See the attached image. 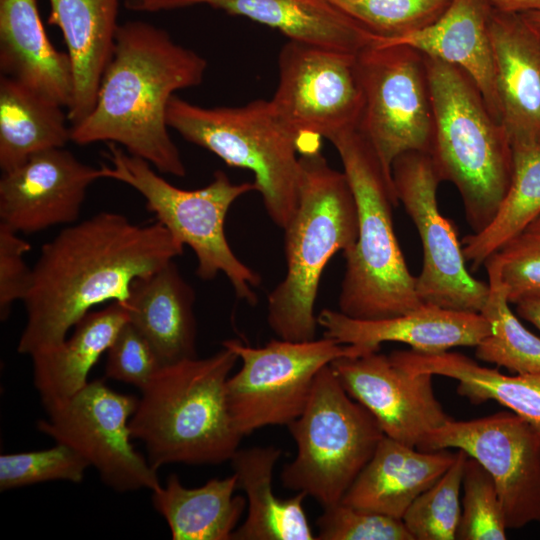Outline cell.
<instances>
[{
    "instance_id": "cell-1",
    "label": "cell",
    "mask_w": 540,
    "mask_h": 540,
    "mask_svg": "<svg viewBox=\"0 0 540 540\" xmlns=\"http://www.w3.org/2000/svg\"><path fill=\"white\" fill-rule=\"evenodd\" d=\"M183 251L184 245L158 221L139 225L115 212H99L65 227L42 246L32 268L18 352L32 356L61 344L99 304L126 306L136 279Z\"/></svg>"
},
{
    "instance_id": "cell-2",
    "label": "cell",
    "mask_w": 540,
    "mask_h": 540,
    "mask_svg": "<svg viewBox=\"0 0 540 540\" xmlns=\"http://www.w3.org/2000/svg\"><path fill=\"white\" fill-rule=\"evenodd\" d=\"M206 70V59L166 30L140 20L119 24L95 105L71 126V141L115 143L160 173L184 177V162L168 131L167 106L176 91L200 85Z\"/></svg>"
},
{
    "instance_id": "cell-3",
    "label": "cell",
    "mask_w": 540,
    "mask_h": 540,
    "mask_svg": "<svg viewBox=\"0 0 540 540\" xmlns=\"http://www.w3.org/2000/svg\"><path fill=\"white\" fill-rule=\"evenodd\" d=\"M239 359L228 347L207 358L162 366L142 389L129 426L158 470L171 463L216 465L231 460L244 437L232 420L226 395Z\"/></svg>"
},
{
    "instance_id": "cell-4",
    "label": "cell",
    "mask_w": 540,
    "mask_h": 540,
    "mask_svg": "<svg viewBox=\"0 0 540 540\" xmlns=\"http://www.w3.org/2000/svg\"><path fill=\"white\" fill-rule=\"evenodd\" d=\"M330 142L339 154L358 213L357 240L343 252L346 270L339 311L355 319L378 320L419 308L424 303L416 291V277L408 269L393 227L392 211L399 201L392 176L359 129Z\"/></svg>"
},
{
    "instance_id": "cell-5",
    "label": "cell",
    "mask_w": 540,
    "mask_h": 540,
    "mask_svg": "<svg viewBox=\"0 0 540 540\" xmlns=\"http://www.w3.org/2000/svg\"><path fill=\"white\" fill-rule=\"evenodd\" d=\"M301 178L296 211L284 230L287 271L267 298V322L279 339H315L314 305L323 270L358 236V213L344 172L332 168L321 152L300 155Z\"/></svg>"
},
{
    "instance_id": "cell-6",
    "label": "cell",
    "mask_w": 540,
    "mask_h": 540,
    "mask_svg": "<svg viewBox=\"0 0 540 540\" xmlns=\"http://www.w3.org/2000/svg\"><path fill=\"white\" fill-rule=\"evenodd\" d=\"M425 57L433 107L428 154L458 190L473 233L496 215L511 183L513 149L501 122L461 69Z\"/></svg>"
},
{
    "instance_id": "cell-7",
    "label": "cell",
    "mask_w": 540,
    "mask_h": 540,
    "mask_svg": "<svg viewBox=\"0 0 540 540\" xmlns=\"http://www.w3.org/2000/svg\"><path fill=\"white\" fill-rule=\"evenodd\" d=\"M166 119L186 141L251 171L268 216L281 229L287 226L298 205L304 146L270 100L202 107L174 95Z\"/></svg>"
},
{
    "instance_id": "cell-8",
    "label": "cell",
    "mask_w": 540,
    "mask_h": 540,
    "mask_svg": "<svg viewBox=\"0 0 540 540\" xmlns=\"http://www.w3.org/2000/svg\"><path fill=\"white\" fill-rule=\"evenodd\" d=\"M105 157L110 165L100 167L102 178L125 183L143 196L156 221L193 250L200 279L212 280L222 272L238 298L256 304L254 288L261 278L238 259L224 232L231 205L242 195L257 191L254 182L235 184L217 170L206 186L186 190L170 184L149 162L115 143H108Z\"/></svg>"
},
{
    "instance_id": "cell-9",
    "label": "cell",
    "mask_w": 540,
    "mask_h": 540,
    "mask_svg": "<svg viewBox=\"0 0 540 540\" xmlns=\"http://www.w3.org/2000/svg\"><path fill=\"white\" fill-rule=\"evenodd\" d=\"M287 427L297 454L283 467L282 484L323 508L341 501L385 436L374 416L345 391L330 364L317 373L304 410Z\"/></svg>"
},
{
    "instance_id": "cell-10",
    "label": "cell",
    "mask_w": 540,
    "mask_h": 540,
    "mask_svg": "<svg viewBox=\"0 0 540 540\" xmlns=\"http://www.w3.org/2000/svg\"><path fill=\"white\" fill-rule=\"evenodd\" d=\"M222 346L242 361L240 370L227 380L226 395L234 425L243 436L265 426H287L304 410L321 368L341 357L372 352L328 337L304 342L276 339L258 348L226 340Z\"/></svg>"
},
{
    "instance_id": "cell-11",
    "label": "cell",
    "mask_w": 540,
    "mask_h": 540,
    "mask_svg": "<svg viewBox=\"0 0 540 540\" xmlns=\"http://www.w3.org/2000/svg\"><path fill=\"white\" fill-rule=\"evenodd\" d=\"M356 60L364 96L358 129L392 176L397 157L430 148L433 107L425 57L407 45L372 43Z\"/></svg>"
},
{
    "instance_id": "cell-12",
    "label": "cell",
    "mask_w": 540,
    "mask_h": 540,
    "mask_svg": "<svg viewBox=\"0 0 540 540\" xmlns=\"http://www.w3.org/2000/svg\"><path fill=\"white\" fill-rule=\"evenodd\" d=\"M279 79L270 100L298 135L304 154L360 124L364 96L356 54L288 41L278 56Z\"/></svg>"
},
{
    "instance_id": "cell-13",
    "label": "cell",
    "mask_w": 540,
    "mask_h": 540,
    "mask_svg": "<svg viewBox=\"0 0 540 540\" xmlns=\"http://www.w3.org/2000/svg\"><path fill=\"white\" fill-rule=\"evenodd\" d=\"M138 400L94 380L71 398L46 408L48 418L36 426L79 453L113 490L153 491L160 486L157 469L131 442L129 422Z\"/></svg>"
},
{
    "instance_id": "cell-14",
    "label": "cell",
    "mask_w": 540,
    "mask_h": 540,
    "mask_svg": "<svg viewBox=\"0 0 540 540\" xmlns=\"http://www.w3.org/2000/svg\"><path fill=\"white\" fill-rule=\"evenodd\" d=\"M392 179L422 244V269L416 277L419 298L425 304L481 313L489 286L468 271L456 226L438 208L442 181L430 155L419 151L400 155L392 164Z\"/></svg>"
},
{
    "instance_id": "cell-15",
    "label": "cell",
    "mask_w": 540,
    "mask_h": 540,
    "mask_svg": "<svg viewBox=\"0 0 540 540\" xmlns=\"http://www.w3.org/2000/svg\"><path fill=\"white\" fill-rule=\"evenodd\" d=\"M463 450L491 475L508 529L540 522V435L514 412L468 421L450 419L431 431L417 449Z\"/></svg>"
},
{
    "instance_id": "cell-16",
    "label": "cell",
    "mask_w": 540,
    "mask_h": 540,
    "mask_svg": "<svg viewBox=\"0 0 540 540\" xmlns=\"http://www.w3.org/2000/svg\"><path fill=\"white\" fill-rule=\"evenodd\" d=\"M351 398L377 420L384 434L417 448L451 418L435 396L429 373H411L372 351L330 363Z\"/></svg>"
},
{
    "instance_id": "cell-17",
    "label": "cell",
    "mask_w": 540,
    "mask_h": 540,
    "mask_svg": "<svg viewBox=\"0 0 540 540\" xmlns=\"http://www.w3.org/2000/svg\"><path fill=\"white\" fill-rule=\"evenodd\" d=\"M100 178V168L81 162L65 147L35 154L3 173L0 223L24 234L74 224L88 187Z\"/></svg>"
},
{
    "instance_id": "cell-18",
    "label": "cell",
    "mask_w": 540,
    "mask_h": 540,
    "mask_svg": "<svg viewBox=\"0 0 540 540\" xmlns=\"http://www.w3.org/2000/svg\"><path fill=\"white\" fill-rule=\"evenodd\" d=\"M324 337L342 344L379 351L384 342L408 344L411 350L435 354L459 346H477L492 333L481 313L423 304L408 313L386 319L361 320L325 308L317 315Z\"/></svg>"
},
{
    "instance_id": "cell-19",
    "label": "cell",
    "mask_w": 540,
    "mask_h": 540,
    "mask_svg": "<svg viewBox=\"0 0 540 540\" xmlns=\"http://www.w3.org/2000/svg\"><path fill=\"white\" fill-rule=\"evenodd\" d=\"M200 4L277 29L289 41L353 54L376 41L331 0H125L126 8L136 12Z\"/></svg>"
},
{
    "instance_id": "cell-20",
    "label": "cell",
    "mask_w": 540,
    "mask_h": 540,
    "mask_svg": "<svg viewBox=\"0 0 540 540\" xmlns=\"http://www.w3.org/2000/svg\"><path fill=\"white\" fill-rule=\"evenodd\" d=\"M499 119L511 145L540 143V35L520 14L491 9Z\"/></svg>"
},
{
    "instance_id": "cell-21",
    "label": "cell",
    "mask_w": 540,
    "mask_h": 540,
    "mask_svg": "<svg viewBox=\"0 0 540 540\" xmlns=\"http://www.w3.org/2000/svg\"><path fill=\"white\" fill-rule=\"evenodd\" d=\"M455 453L422 451L388 436L357 475L341 503L402 519L412 502L450 467Z\"/></svg>"
},
{
    "instance_id": "cell-22",
    "label": "cell",
    "mask_w": 540,
    "mask_h": 540,
    "mask_svg": "<svg viewBox=\"0 0 540 540\" xmlns=\"http://www.w3.org/2000/svg\"><path fill=\"white\" fill-rule=\"evenodd\" d=\"M0 71L65 108L70 106L71 59L50 42L36 0H0Z\"/></svg>"
},
{
    "instance_id": "cell-23",
    "label": "cell",
    "mask_w": 540,
    "mask_h": 540,
    "mask_svg": "<svg viewBox=\"0 0 540 540\" xmlns=\"http://www.w3.org/2000/svg\"><path fill=\"white\" fill-rule=\"evenodd\" d=\"M491 9L485 0H452L445 12L425 28L375 43L407 45L424 56L461 69L474 81L499 119L489 34Z\"/></svg>"
},
{
    "instance_id": "cell-24",
    "label": "cell",
    "mask_w": 540,
    "mask_h": 540,
    "mask_svg": "<svg viewBox=\"0 0 540 540\" xmlns=\"http://www.w3.org/2000/svg\"><path fill=\"white\" fill-rule=\"evenodd\" d=\"M49 25L63 35L74 74V95L67 108L76 125L92 111L109 63L118 29L120 0H48Z\"/></svg>"
},
{
    "instance_id": "cell-25",
    "label": "cell",
    "mask_w": 540,
    "mask_h": 540,
    "mask_svg": "<svg viewBox=\"0 0 540 540\" xmlns=\"http://www.w3.org/2000/svg\"><path fill=\"white\" fill-rule=\"evenodd\" d=\"M195 298L174 260L132 284L128 321L149 341L163 366L197 357Z\"/></svg>"
},
{
    "instance_id": "cell-26",
    "label": "cell",
    "mask_w": 540,
    "mask_h": 540,
    "mask_svg": "<svg viewBox=\"0 0 540 540\" xmlns=\"http://www.w3.org/2000/svg\"><path fill=\"white\" fill-rule=\"evenodd\" d=\"M126 322V306L111 302L88 312L61 344L31 356L33 382L44 409L71 398L88 384L90 370Z\"/></svg>"
},
{
    "instance_id": "cell-27",
    "label": "cell",
    "mask_w": 540,
    "mask_h": 540,
    "mask_svg": "<svg viewBox=\"0 0 540 540\" xmlns=\"http://www.w3.org/2000/svg\"><path fill=\"white\" fill-rule=\"evenodd\" d=\"M281 453L275 446L239 448L230 460L238 488L244 490L248 505L246 519L231 539H316L303 507L306 494L297 492L284 499L273 491V470Z\"/></svg>"
},
{
    "instance_id": "cell-28",
    "label": "cell",
    "mask_w": 540,
    "mask_h": 540,
    "mask_svg": "<svg viewBox=\"0 0 540 540\" xmlns=\"http://www.w3.org/2000/svg\"><path fill=\"white\" fill-rule=\"evenodd\" d=\"M389 358L411 373H429L458 381L456 391L473 404L494 400L524 418L540 435V373L509 376L456 352L435 354L393 351Z\"/></svg>"
},
{
    "instance_id": "cell-29",
    "label": "cell",
    "mask_w": 540,
    "mask_h": 540,
    "mask_svg": "<svg viewBox=\"0 0 540 540\" xmlns=\"http://www.w3.org/2000/svg\"><path fill=\"white\" fill-rule=\"evenodd\" d=\"M236 488L234 473L196 488L185 487L171 474L164 487L152 491V503L165 518L173 540H231L247 503L234 495Z\"/></svg>"
},
{
    "instance_id": "cell-30",
    "label": "cell",
    "mask_w": 540,
    "mask_h": 540,
    "mask_svg": "<svg viewBox=\"0 0 540 540\" xmlns=\"http://www.w3.org/2000/svg\"><path fill=\"white\" fill-rule=\"evenodd\" d=\"M64 106L6 76L0 77V168H18L33 155L71 141Z\"/></svg>"
},
{
    "instance_id": "cell-31",
    "label": "cell",
    "mask_w": 540,
    "mask_h": 540,
    "mask_svg": "<svg viewBox=\"0 0 540 540\" xmlns=\"http://www.w3.org/2000/svg\"><path fill=\"white\" fill-rule=\"evenodd\" d=\"M509 189L491 223L462 240L473 271L540 217V143L513 145Z\"/></svg>"
},
{
    "instance_id": "cell-32",
    "label": "cell",
    "mask_w": 540,
    "mask_h": 540,
    "mask_svg": "<svg viewBox=\"0 0 540 540\" xmlns=\"http://www.w3.org/2000/svg\"><path fill=\"white\" fill-rule=\"evenodd\" d=\"M484 265L489 294L481 314L491 323L492 333L476 346V357L517 374L540 373V338L510 309L495 257L491 255Z\"/></svg>"
},
{
    "instance_id": "cell-33",
    "label": "cell",
    "mask_w": 540,
    "mask_h": 540,
    "mask_svg": "<svg viewBox=\"0 0 540 540\" xmlns=\"http://www.w3.org/2000/svg\"><path fill=\"white\" fill-rule=\"evenodd\" d=\"M468 455L461 449L445 473L409 506L402 521L413 540H454L461 516L460 491Z\"/></svg>"
},
{
    "instance_id": "cell-34",
    "label": "cell",
    "mask_w": 540,
    "mask_h": 540,
    "mask_svg": "<svg viewBox=\"0 0 540 540\" xmlns=\"http://www.w3.org/2000/svg\"><path fill=\"white\" fill-rule=\"evenodd\" d=\"M377 41L396 39L437 20L452 0H331Z\"/></svg>"
},
{
    "instance_id": "cell-35",
    "label": "cell",
    "mask_w": 540,
    "mask_h": 540,
    "mask_svg": "<svg viewBox=\"0 0 540 540\" xmlns=\"http://www.w3.org/2000/svg\"><path fill=\"white\" fill-rule=\"evenodd\" d=\"M461 516L456 532L459 540H505L507 525L491 475L468 456L462 481Z\"/></svg>"
},
{
    "instance_id": "cell-36",
    "label": "cell",
    "mask_w": 540,
    "mask_h": 540,
    "mask_svg": "<svg viewBox=\"0 0 540 540\" xmlns=\"http://www.w3.org/2000/svg\"><path fill=\"white\" fill-rule=\"evenodd\" d=\"M89 463L64 444L21 453L0 455V490L6 491L47 481H83Z\"/></svg>"
},
{
    "instance_id": "cell-37",
    "label": "cell",
    "mask_w": 540,
    "mask_h": 540,
    "mask_svg": "<svg viewBox=\"0 0 540 540\" xmlns=\"http://www.w3.org/2000/svg\"><path fill=\"white\" fill-rule=\"evenodd\" d=\"M316 525L318 540H413L402 519L341 502L324 507Z\"/></svg>"
},
{
    "instance_id": "cell-38",
    "label": "cell",
    "mask_w": 540,
    "mask_h": 540,
    "mask_svg": "<svg viewBox=\"0 0 540 540\" xmlns=\"http://www.w3.org/2000/svg\"><path fill=\"white\" fill-rule=\"evenodd\" d=\"M162 366L149 341L128 321L107 350L105 377L142 390Z\"/></svg>"
},
{
    "instance_id": "cell-39",
    "label": "cell",
    "mask_w": 540,
    "mask_h": 540,
    "mask_svg": "<svg viewBox=\"0 0 540 540\" xmlns=\"http://www.w3.org/2000/svg\"><path fill=\"white\" fill-rule=\"evenodd\" d=\"M493 256L510 303L540 293V236L523 232Z\"/></svg>"
},
{
    "instance_id": "cell-40",
    "label": "cell",
    "mask_w": 540,
    "mask_h": 540,
    "mask_svg": "<svg viewBox=\"0 0 540 540\" xmlns=\"http://www.w3.org/2000/svg\"><path fill=\"white\" fill-rule=\"evenodd\" d=\"M29 242L18 232L0 223V316L5 320L11 306L24 300L32 280V268L25 262Z\"/></svg>"
},
{
    "instance_id": "cell-41",
    "label": "cell",
    "mask_w": 540,
    "mask_h": 540,
    "mask_svg": "<svg viewBox=\"0 0 540 540\" xmlns=\"http://www.w3.org/2000/svg\"><path fill=\"white\" fill-rule=\"evenodd\" d=\"M516 311L540 331V293L520 299L516 303Z\"/></svg>"
},
{
    "instance_id": "cell-42",
    "label": "cell",
    "mask_w": 540,
    "mask_h": 540,
    "mask_svg": "<svg viewBox=\"0 0 540 540\" xmlns=\"http://www.w3.org/2000/svg\"><path fill=\"white\" fill-rule=\"evenodd\" d=\"M492 8L522 14L530 11H540V0H485Z\"/></svg>"
},
{
    "instance_id": "cell-43",
    "label": "cell",
    "mask_w": 540,
    "mask_h": 540,
    "mask_svg": "<svg viewBox=\"0 0 540 540\" xmlns=\"http://www.w3.org/2000/svg\"><path fill=\"white\" fill-rule=\"evenodd\" d=\"M520 15L524 21L540 35V11H530Z\"/></svg>"
},
{
    "instance_id": "cell-44",
    "label": "cell",
    "mask_w": 540,
    "mask_h": 540,
    "mask_svg": "<svg viewBox=\"0 0 540 540\" xmlns=\"http://www.w3.org/2000/svg\"><path fill=\"white\" fill-rule=\"evenodd\" d=\"M524 232L540 236V217L536 219L531 225H529Z\"/></svg>"
}]
</instances>
